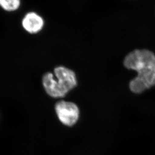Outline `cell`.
<instances>
[{
    "mask_svg": "<svg viewBox=\"0 0 155 155\" xmlns=\"http://www.w3.org/2000/svg\"><path fill=\"white\" fill-rule=\"evenodd\" d=\"M21 3V0H0V7L6 12H14L19 9Z\"/></svg>",
    "mask_w": 155,
    "mask_h": 155,
    "instance_id": "6",
    "label": "cell"
},
{
    "mask_svg": "<svg viewBox=\"0 0 155 155\" xmlns=\"http://www.w3.org/2000/svg\"><path fill=\"white\" fill-rule=\"evenodd\" d=\"M127 69L137 72V77L130 81V88L135 94H140L155 86V55L148 49H136L124 60Z\"/></svg>",
    "mask_w": 155,
    "mask_h": 155,
    "instance_id": "1",
    "label": "cell"
},
{
    "mask_svg": "<svg viewBox=\"0 0 155 155\" xmlns=\"http://www.w3.org/2000/svg\"><path fill=\"white\" fill-rule=\"evenodd\" d=\"M55 111L60 121L68 126L74 125L79 118V108L70 102H58L55 105Z\"/></svg>",
    "mask_w": 155,
    "mask_h": 155,
    "instance_id": "2",
    "label": "cell"
},
{
    "mask_svg": "<svg viewBox=\"0 0 155 155\" xmlns=\"http://www.w3.org/2000/svg\"><path fill=\"white\" fill-rule=\"evenodd\" d=\"M45 24V20L42 17L33 11L26 14L21 21L23 28L31 35L39 33L43 29Z\"/></svg>",
    "mask_w": 155,
    "mask_h": 155,
    "instance_id": "3",
    "label": "cell"
},
{
    "mask_svg": "<svg viewBox=\"0 0 155 155\" xmlns=\"http://www.w3.org/2000/svg\"><path fill=\"white\" fill-rule=\"evenodd\" d=\"M54 72L57 82L66 92L76 86V77L73 71L64 67H58Z\"/></svg>",
    "mask_w": 155,
    "mask_h": 155,
    "instance_id": "4",
    "label": "cell"
},
{
    "mask_svg": "<svg viewBox=\"0 0 155 155\" xmlns=\"http://www.w3.org/2000/svg\"><path fill=\"white\" fill-rule=\"evenodd\" d=\"M42 83L46 93L51 97H63L67 94L59 85L53 74L51 73H48L44 75Z\"/></svg>",
    "mask_w": 155,
    "mask_h": 155,
    "instance_id": "5",
    "label": "cell"
}]
</instances>
